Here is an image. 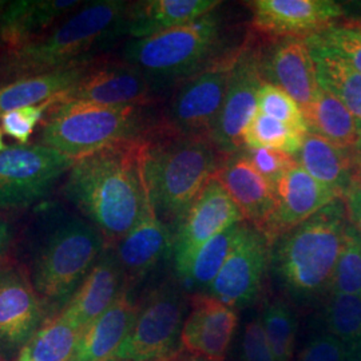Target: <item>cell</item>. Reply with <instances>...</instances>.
<instances>
[{
  "instance_id": "48",
  "label": "cell",
  "mask_w": 361,
  "mask_h": 361,
  "mask_svg": "<svg viewBox=\"0 0 361 361\" xmlns=\"http://www.w3.org/2000/svg\"><path fill=\"white\" fill-rule=\"evenodd\" d=\"M6 147H7V146H6V143L3 141V131L0 129V152H3Z\"/></svg>"
},
{
  "instance_id": "22",
  "label": "cell",
  "mask_w": 361,
  "mask_h": 361,
  "mask_svg": "<svg viewBox=\"0 0 361 361\" xmlns=\"http://www.w3.org/2000/svg\"><path fill=\"white\" fill-rule=\"evenodd\" d=\"M123 288V274L114 247L106 246L85 281L59 312L83 332L113 305Z\"/></svg>"
},
{
  "instance_id": "3",
  "label": "cell",
  "mask_w": 361,
  "mask_h": 361,
  "mask_svg": "<svg viewBox=\"0 0 361 361\" xmlns=\"http://www.w3.org/2000/svg\"><path fill=\"white\" fill-rule=\"evenodd\" d=\"M348 222L337 198L271 244V274L288 296L301 304L329 293Z\"/></svg>"
},
{
  "instance_id": "19",
  "label": "cell",
  "mask_w": 361,
  "mask_h": 361,
  "mask_svg": "<svg viewBox=\"0 0 361 361\" xmlns=\"http://www.w3.org/2000/svg\"><path fill=\"white\" fill-rule=\"evenodd\" d=\"M274 194L276 207L268 226L262 232L269 245L280 235L340 198L297 164L276 183Z\"/></svg>"
},
{
  "instance_id": "40",
  "label": "cell",
  "mask_w": 361,
  "mask_h": 361,
  "mask_svg": "<svg viewBox=\"0 0 361 361\" xmlns=\"http://www.w3.org/2000/svg\"><path fill=\"white\" fill-rule=\"evenodd\" d=\"M350 352L344 341L325 331L310 337L297 361H347Z\"/></svg>"
},
{
  "instance_id": "8",
  "label": "cell",
  "mask_w": 361,
  "mask_h": 361,
  "mask_svg": "<svg viewBox=\"0 0 361 361\" xmlns=\"http://www.w3.org/2000/svg\"><path fill=\"white\" fill-rule=\"evenodd\" d=\"M189 302L178 285L165 281L142 301L129 336L116 356L126 361H155L180 350V335Z\"/></svg>"
},
{
  "instance_id": "27",
  "label": "cell",
  "mask_w": 361,
  "mask_h": 361,
  "mask_svg": "<svg viewBox=\"0 0 361 361\" xmlns=\"http://www.w3.org/2000/svg\"><path fill=\"white\" fill-rule=\"evenodd\" d=\"M310 131L352 155L361 154V129L356 118L332 92L319 85L316 98L304 113Z\"/></svg>"
},
{
  "instance_id": "26",
  "label": "cell",
  "mask_w": 361,
  "mask_h": 361,
  "mask_svg": "<svg viewBox=\"0 0 361 361\" xmlns=\"http://www.w3.org/2000/svg\"><path fill=\"white\" fill-rule=\"evenodd\" d=\"M293 157L297 165L310 177L343 200L356 185L353 157L313 131L308 130L300 150Z\"/></svg>"
},
{
  "instance_id": "41",
  "label": "cell",
  "mask_w": 361,
  "mask_h": 361,
  "mask_svg": "<svg viewBox=\"0 0 361 361\" xmlns=\"http://www.w3.org/2000/svg\"><path fill=\"white\" fill-rule=\"evenodd\" d=\"M243 361H276L259 316L246 324L241 340Z\"/></svg>"
},
{
  "instance_id": "31",
  "label": "cell",
  "mask_w": 361,
  "mask_h": 361,
  "mask_svg": "<svg viewBox=\"0 0 361 361\" xmlns=\"http://www.w3.org/2000/svg\"><path fill=\"white\" fill-rule=\"evenodd\" d=\"M240 225H233L229 229L219 233L210 238L205 245L201 246L195 253L190 268L180 281L183 288L195 290V293H207L209 286L217 277L224 262L229 256Z\"/></svg>"
},
{
  "instance_id": "35",
  "label": "cell",
  "mask_w": 361,
  "mask_h": 361,
  "mask_svg": "<svg viewBox=\"0 0 361 361\" xmlns=\"http://www.w3.org/2000/svg\"><path fill=\"white\" fill-rule=\"evenodd\" d=\"M329 296H361V234L348 222Z\"/></svg>"
},
{
  "instance_id": "5",
  "label": "cell",
  "mask_w": 361,
  "mask_h": 361,
  "mask_svg": "<svg viewBox=\"0 0 361 361\" xmlns=\"http://www.w3.org/2000/svg\"><path fill=\"white\" fill-rule=\"evenodd\" d=\"M106 246L101 232L89 221L78 217L58 222L46 234L30 274L44 310L54 314L65 307Z\"/></svg>"
},
{
  "instance_id": "38",
  "label": "cell",
  "mask_w": 361,
  "mask_h": 361,
  "mask_svg": "<svg viewBox=\"0 0 361 361\" xmlns=\"http://www.w3.org/2000/svg\"><path fill=\"white\" fill-rule=\"evenodd\" d=\"M62 99L63 98H56L44 104L26 106L8 111L0 116V129L3 134L11 137L19 145H28L42 118L46 113L51 111L56 104H61Z\"/></svg>"
},
{
  "instance_id": "7",
  "label": "cell",
  "mask_w": 361,
  "mask_h": 361,
  "mask_svg": "<svg viewBox=\"0 0 361 361\" xmlns=\"http://www.w3.org/2000/svg\"><path fill=\"white\" fill-rule=\"evenodd\" d=\"M221 20L214 11L165 32L131 39L123 47V61L142 71L155 89L183 82L219 56Z\"/></svg>"
},
{
  "instance_id": "13",
  "label": "cell",
  "mask_w": 361,
  "mask_h": 361,
  "mask_svg": "<svg viewBox=\"0 0 361 361\" xmlns=\"http://www.w3.org/2000/svg\"><path fill=\"white\" fill-rule=\"evenodd\" d=\"M264 82L261 51L245 42L233 68L222 107L207 134L224 157L238 153L243 149V130L257 111L258 91Z\"/></svg>"
},
{
  "instance_id": "46",
  "label": "cell",
  "mask_w": 361,
  "mask_h": 361,
  "mask_svg": "<svg viewBox=\"0 0 361 361\" xmlns=\"http://www.w3.org/2000/svg\"><path fill=\"white\" fill-rule=\"evenodd\" d=\"M350 356L347 361H361V347L360 348H350Z\"/></svg>"
},
{
  "instance_id": "2",
  "label": "cell",
  "mask_w": 361,
  "mask_h": 361,
  "mask_svg": "<svg viewBox=\"0 0 361 361\" xmlns=\"http://www.w3.org/2000/svg\"><path fill=\"white\" fill-rule=\"evenodd\" d=\"M129 6L122 0L85 3L42 37L6 52L0 73L13 80L92 63L97 52L125 35Z\"/></svg>"
},
{
  "instance_id": "51",
  "label": "cell",
  "mask_w": 361,
  "mask_h": 361,
  "mask_svg": "<svg viewBox=\"0 0 361 361\" xmlns=\"http://www.w3.org/2000/svg\"><path fill=\"white\" fill-rule=\"evenodd\" d=\"M6 4H7V1H1V0H0V11L4 8V6H6Z\"/></svg>"
},
{
  "instance_id": "28",
  "label": "cell",
  "mask_w": 361,
  "mask_h": 361,
  "mask_svg": "<svg viewBox=\"0 0 361 361\" xmlns=\"http://www.w3.org/2000/svg\"><path fill=\"white\" fill-rule=\"evenodd\" d=\"M90 65L19 78L0 85V116L20 107L44 104L56 98H65L66 94L74 85H77L78 80Z\"/></svg>"
},
{
  "instance_id": "14",
  "label": "cell",
  "mask_w": 361,
  "mask_h": 361,
  "mask_svg": "<svg viewBox=\"0 0 361 361\" xmlns=\"http://www.w3.org/2000/svg\"><path fill=\"white\" fill-rule=\"evenodd\" d=\"M43 302L30 274L8 259L0 264V360H11L43 323Z\"/></svg>"
},
{
  "instance_id": "47",
  "label": "cell",
  "mask_w": 361,
  "mask_h": 361,
  "mask_svg": "<svg viewBox=\"0 0 361 361\" xmlns=\"http://www.w3.org/2000/svg\"><path fill=\"white\" fill-rule=\"evenodd\" d=\"M180 350H178V352L174 353V355H170L168 357H164V359H159V360L155 361H180Z\"/></svg>"
},
{
  "instance_id": "43",
  "label": "cell",
  "mask_w": 361,
  "mask_h": 361,
  "mask_svg": "<svg viewBox=\"0 0 361 361\" xmlns=\"http://www.w3.org/2000/svg\"><path fill=\"white\" fill-rule=\"evenodd\" d=\"M13 241V226L6 219H0V264L8 259V252Z\"/></svg>"
},
{
  "instance_id": "4",
  "label": "cell",
  "mask_w": 361,
  "mask_h": 361,
  "mask_svg": "<svg viewBox=\"0 0 361 361\" xmlns=\"http://www.w3.org/2000/svg\"><path fill=\"white\" fill-rule=\"evenodd\" d=\"M224 155L202 134L158 128L143 158V177L158 217L174 233L195 198L212 180Z\"/></svg>"
},
{
  "instance_id": "17",
  "label": "cell",
  "mask_w": 361,
  "mask_h": 361,
  "mask_svg": "<svg viewBox=\"0 0 361 361\" xmlns=\"http://www.w3.org/2000/svg\"><path fill=\"white\" fill-rule=\"evenodd\" d=\"M173 232L158 217L146 186L142 212L135 225L118 244L116 252L125 288L133 290L158 264L171 255Z\"/></svg>"
},
{
  "instance_id": "21",
  "label": "cell",
  "mask_w": 361,
  "mask_h": 361,
  "mask_svg": "<svg viewBox=\"0 0 361 361\" xmlns=\"http://www.w3.org/2000/svg\"><path fill=\"white\" fill-rule=\"evenodd\" d=\"M233 202L259 232L265 231L276 207L274 186L241 153L226 155L214 174Z\"/></svg>"
},
{
  "instance_id": "6",
  "label": "cell",
  "mask_w": 361,
  "mask_h": 361,
  "mask_svg": "<svg viewBox=\"0 0 361 361\" xmlns=\"http://www.w3.org/2000/svg\"><path fill=\"white\" fill-rule=\"evenodd\" d=\"M50 113L42 130V145L73 159L146 140L154 133L143 107L138 106L61 102Z\"/></svg>"
},
{
  "instance_id": "34",
  "label": "cell",
  "mask_w": 361,
  "mask_h": 361,
  "mask_svg": "<svg viewBox=\"0 0 361 361\" xmlns=\"http://www.w3.org/2000/svg\"><path fill=\"white\" fill-rule=\"evenodd\" d=\"M325 331L349 348L361 347V296H329L324 310Z\"/></svg>"
},
{
  "instance_id": "32",
  "label": "cell",
  "mask_w": 361,
  "mask_h": 361,
  "mask_svg": "<svg viewBox=\"0 0 361 361\" xmlns=\"http://www.w3.org/2000/svg\"><path fill=\"white\" fill-rule=\"evenodd\" d=\"M308 133V131H307ZM307 133H301L259 111L252 116L243 130V147H264L295 155Z\"/></svg>"
},
{
  "instance_id": "15",
  "label": "cell",
  "mask_w": 361,
  "mask_h": 361,
  "mask_svg": "<svg viewBox=\"0 0 361 361\" xmlns=\"http://www.w3.org/2000/svg\"><path fill=\"white\" fill-rule=\"evenodd\" d=\"M252 26L267 37L307 39L336 25L344 8L334 0H253Z\"/></svg>"
},
{
  "instance_id": "44",
  "label": "cell",
  "mask_w": 361,
  "mask_h": 361,
  "mask_svg": "<svg viewBox=\"0 0 361 361\" xmlns=\"http://www.w3.org/2000/svg\"><path fill=\"white\" fill-rule=\"evenodd\" d=\"M180 361H212L207 359V357H202V356H197V355H190V353H186L180 349Z\"/></svg>"
},
{
  "instance_id": "10",
  "label": "cell",
  "mask_w": 361,
  "mask_h": 361,
  "mask_svg": "<svg viewBox=\"0 0 361 361\" xmlns=\"http://www.w3.org/2000/svg\"><path fill=\"white\" fill-rule=\"evenodd\" d=\"M75 159L46 145H15L0 152V209L35 204L73 168Z\"/></svg>"
},
{
  "instance_id": "29",
  "label": "cell",
  "mask_w": 361,
  "mask_h": 361,
  "mask_svg": "<svg viewBox=\"0 0 361 361\" xmlns=\"http://www.w3.org/2000/svg\"><path fill=\"white\" fill-rule=\"evenodd\" d=\"M310 54L316 66L319 85L332 92L356 118L361 129V74L334 52L310 43Z\"/></svg>"
},
{
  "instance_id": "16",
  "label": "cell",
  "mask_w": 361,
  "mask_h": 361,
  "mask_svg": "<svg viewBox=\"0 0 361 361\" xmlns=\"http://www.w3.org/2000/svg\"><path fill=\"white\" fill-rule=\"evenodd\" d=\"M154 90L142 71L125 61L91 63L62 102L145 107Z\"/></svg>"
},
{
  "instance_id": "49",
  "label": "cell",
  "mask_w": 361,
  "mask_h": 361,
  "mask_svg": "<svg viewBox=\"0 0 361 361\" xmlns=\"http://www.w3.org/2000/svg\"><path fill=\"white\" fill-rule=\"evenodd\" d=\"M18 361H31L28 357H27L25 353H19V356H18Z\"/></svg>"
},
{
  "instance_id": "11",
  "label": "cell",
  "mask_w": 361,
  "mask_h": 361,
  "mask_svg": "<svg viewBox=\"0 0 361 361\" xmlns=\"http://www.w3.org/2000/svg\"><path fill=\"white\" fill-rule=\"evenodd\" d=\"M271 245L267 237L249 222H241L229 256L207 295L233 310L252 305L261 292L269 268Z\"/></svg>"
},
{
  "instance_id": "39",
  "label": "cell",
  "mask_w": 361,
  "mask_h": 361,
  "mask_svg": "<svg viewBox=\"0 0 361 361\" xmlns=\"http://www.w3.org/2000/svg\"><path fill=\"white\" fill-rule=\"evenodd\" d=\"M241 153L253 165L258 173L271 182L273 186L280 180L288 170L296 165L295 157L279 150L264 147H243Z\"/></svg>"
},
{
  "instance_id": "20",
  "label": "cell",
  "mask_w": 361,
  "mask_h": 361,
  "mask_svg": "<svg viewBox=\"0 0 361 361\" xmlns=\"http://www.w3.org/2000/svg\"><path fill=\"white\" fill-rule=\"evenodd\" d=\"M264 80L289 94L305 113L319 90L316 66L305 39H277L261 51Z\"/></svg>"
},
{
  "instance_id": "45",
  "label": "cell",
  "mask_w": 361,
  "mask_h": 361,
  "mask_svg": "<svg viewBox=\"0 0 361 361\" xmlns=\"http://www.w3.org/2000/svg\"><path fill=\"white\" fill-rule=\"evenodd\" d=\"M355 161V173H356V183L361 185V154L353 158Z\"/></svg>"
},
{
  "instance_id": "24",
  "label": "cell",
  "mask_w": 361,
  "mask_h": 361,
  "mask_svg": "<svg viewBox=\"0 0 361 361\" xmlns=\"http://www.w3.org/2000/svg\"><path fill=\"white\" fill-rule=\"evenodd\" d=\"M138 312L133 290L123 288L113 305L82 332L70 361H107L129 336Z\"/></svg>"
},
{
  "instance_id": "30",
  "label": "cell",
  "mask_w": 361,
  "mask_h": 361,
  "mask_svg": "<svg viewBox=\"0 0 361 361\" xmlns=\"http://www.w3.org/2000/svg\"><path fill=\"white\" fill-rule=\"evenodd\" d=\"M80 335L74 324L56 312L43 320L20 353L31 361H70Z\"/></svg>"
},
{
  "instance_id": "42",
  "label": "cell",
  "mask_w": 361,
  "mask_h": 361,
  "mask_svg": "<svg viewBox=\"0 0 361 361\" xmlns=\"http://www.w3.org/2000/svg\"><path fill=\"white\" fill-rule=\"evenodd\" d=\"M349 222L361 234V185L356 183L344 198Z\"/></svg>"
},
{
  "instance_id": "25",
  "label": "cell",
  "mask_w": 361,
  "mask_h": 361,
  "mask_svg": "<svg viewBox=\"0 0 361 361\" xmlns=\"http://www.w3.org/2000/svg\"><path fill=\"white\" fill-rule=\"evenodd\" d=\"M217 0H146L130 4L125 35L149 38L177 27L186 26L213 13Z\"/></svg>"
},
{
  "instance_id": "18",
  "label": "cell",
  "mask_w": 361,
  "mask_h": 361,
  "mask_svg": "<svg viewBox=\"0 0 361 361\" xmlns=\"http://www.w3.org/2000/svg\"><path fill=\"white\" fill-rule=\"evenodd\" d=\"M238 325L235 310L207 293L189 297V313L185 319L180 349L186 353L224 361Z\"/></svg>"
},
{
  "instance_id": "12",
  "label": "cell",
  "mask_w": 361,
  "mask_h": 361,
  "mask_svg": "<svg viewBox=\"0 0 361 361\" xmlns=\"http://www.w3.org/2000/svg\"><path fill=\"white\" fill-rule=\"evenodd\" d=\"M244 221L241 210L213 177L173 233L171 255L180 281L201 246L219 233Z\"/></svg>"
},
{
  "instance_id": "36",
  "label": "cell",
  "mask_w": 361,
  "mask_h": 361,
  "mask_svg": "<svg viewBox=\"0 0 361 361\" xmlns=\"http://www.w3.org/2000/svg\"><path fill=\"white\" fill-rule=\"evenodd\" d=\"M305 40L334 52L361 74V26L336 23Z\"/></svg>"
},
{
  "instance_id": "9",
  "label": "cell",
  "mask_w": 361,
  "mask_h": 361,
  "mask_svg": "<svg viewBox=\"0 0 361 361\" xmlns=\"http://www.w3.org/2000/svg\"><path fill=\"white\" fill-rule=\"evenodd\" d=\"M241 51L243 44L224 51L201 71L180 82L169 104L162 128L178 134L207 135L222 107Z\"/></svg>"
},
{
  "instance_id": "23",
  "label": "cell",
  "mask_w": 361,
  "mask_h": 361,
  "mask_svg": "<svg viewBox=\"0 0 361 361\" xmlns=\"http://www.w3.org/2000/svg\"><path fill=\"white\" fill-rule=\"evenodd\" d=\"M78 0H16L0 11V44L7 51L38 39L77 11Z\"/></svg>"
},
{
  "instance_id": "37",
  "label": "cell",
  "mask_w": 361,
  "mask_h": 361,
  "mask_svg": "<svg viewBox=\"0 0 361 361\" xmlns=\"http://www.w3.org/2000/svg\"><path fill=\"white\" fill-rule=\"evenodd\" d=\"M257 111L301 133L308 131L305 116L296 101L284 90L268 82H264L258 91Z\"/></svg>"
},
{
  "instance_id": "52",
  "label": "cell",
  "mask_w": 361,
  "mask_h": 361,
  "mask_svg": "<svg viewBox=\"0 0 361 361\" xmlns=\"http://www.w3.org/2000/svg\"><path fill=\"white\" fill-rule=\"evenodd\" d=\"M0 361H1V360H0Z\"/></svg>"
},
{
  "instance_id": "33",
  "label": "cell",
  "mask_w": 361,
  "mask_h": 361,
  "mask_svg": "<svg viewBox=\"0 0 361 361\" xmlns=\"http://www.w3.org/2000/svg\"><path fill=\"white\" fill-rule=\"evenodd\" d=\"M276 361H290L296 344L297 317L283 298L267 302L259 316Z\"/></svg>"
},
{
  "instance_id": "1",
  "label": "cell",
  "mask_w": 361,
  "mask_h": 361,
  "mask_svg": "<svg viewBox=\"0 0 361 361\" xmlns=\"http://www.w3.org/2000/svg\"><path fill=\"white\" fill-rule=\"evenodd\" d=\"M149 138L82 157L67 173L66 197L101 232L107 246L118 244L142 212L143 158Z\"/></svg>"
},
{
  "instance_id": "50",
  "label": "cell",
  "mask_w": 361,
  "mask_h": 361,
  "mask_svg": "<svg viewBox=\"0 0 361 361\" xmlns=\"http://www.w3.org/2000/svg\"><path fill=\"white\" fill-rule=\"evenodd\" d=\"M107 361H126L123 360V359H121V357H118V356H113L111 359H109Z\"/></svg>"
}]
</instances>
